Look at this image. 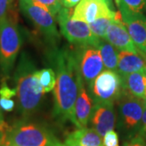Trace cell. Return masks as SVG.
Listing matches in <instances>:
<instances>
[{
    "label": "cell",
    "mask_w": 146,
    "mask_h": 146,
    "mask_svg": "<svg viewBox=\"0 0 146 146\" xmlns=\"http://www.w3.org/2000/svg\"><path fill=\"white\" fill-rule=\"evenodd\" d=\"M81 0H61V4L66 8H72L76 6Z\"/></svg>",
    "instance_id": "28"
},
{
    "label": "cell",
    "mask_w": 146,
    "mask_h": 146,
    "mask_svg": "<svg viewBox=\"0 0 146 146\" xmlns=\"http://www.w3.org/2000/svg\"><path fill=\"white\" fill-rule=\"evenodd\" d=\"M16 96V89H11L5 81H3L0 88V98L11 99Z\"/></svg>",
    "instance_id": "26"
},
{
    "label": "cell",
    "mask_w": 146,
    "mask_h": 146,
    "mask_svg": "<svg viewBox=\"0 0 146 146\" xmlns=\"http://www.w3.org/2000/svg\"><path fill=\"white\" fill-rule=\"evenodd\" d=\"M104 146H118L119 136L115 131H110L103 137Z\"/></svg>",
    "instance_id": "25"
},
{
    "label": "cell",
    "mask_w": 146,
    "mask_h": 146,
    "mask_svg": "<svg viewBox=\"0 0 146 146\" xmlns=\"http://www.w3.org/2000/svg\"><path fill=\"white\" fill-rule=\"evenodd\" d=\"M104 41L111 44L119 51L123 50L141 54V51L131 40L123 21H114L111 23L107 29Z\"/></svg>",
    "instance_id": "12"
},
{
    "label": "cell",
    "mask_w": 146,
    "mask_h": 146,
    "mask_svg": "<svg viewBox=\"0 0 146 146\" xmlns=\"http://www.w3.org/2000/svg\"><path fill=\"white\" fill-rule=\"evenodd\" d=\"M2 135H3V132H2V131L0 130V141H1V138H2Z\"/></svg>",
    "instance_id": "32"
},
{
    "label": "cell",
    "mask_w": 146,
    "mask_h": 146,
    "mask_svg": "<svg viewBox=\"0 0 146 146\" xmlns=\"http://www.w3.org/2000/svg\"><path fill=\"white\" fill-rule=\"evenodd\" d=\"M145 10H146V9H145Z\"/></svg>",
    "instance_id": "35"
},
{
    "label": "cell",
    "mask_w": 146,
    "mask_h": 146,
    "mask_svg": "<svg viewBox=\"0 0 146 146\" xmlns=\"http://www.w3.org/2000/svg\"><path fill=\"white\" fill-rule=\"evenodd\" d=\"M121 15H136L146 9V0H117Z\"/></svg>",
    "instance_id": "19"
},
{
    "label": "cell",
    "mask_w": 146,
    "mask_h": 146,
    "mask_svg": "<svg viewBox=\"0 0 146 146\" xmlns=\"http://www.w3.org/2000/svg\"><path fill=\"white\" fill-rule=\"evenodd\" d=\"M78 86V95L74 108L73 123L76 126L78 129H80L87 127L92 113L94 102L84 87V83L81 76L79 79Z\"/></svg>",
    "instance_id": "13"
},
{
    "label": "cell",
    "mask_w": 146,
    "mask_h": 146,
    "mask_svg": "<svg viewBox=\"0 0 146 146\" xmlns=\"http://www.w3.org/2000/svg\"><path fill=\"white\" fill-rule=\"evenodd\" d=\"M48 59L56 76L54 115L58 119L63 122L69 120L73 123L80 77L74 52L65 48H53L48 53Z\"/></svg>",
    "instance_id": "1"
},
{
    "label": "cell",
    "mask_w": 146,
    "mask_h": 146,
    "mask_svg": "<svg viewBox=\"0 0 146 146\" xmlns=\"http://www.w3.org/2000/svg\"><path fill=\"white\" fill-rule=\"evenodd\" d=\"M47 146H66L65 145H63V143H61L59 141H58L57 139L54 137L53 139V141L48 145Z\"/></svg>",
    "instance_id": "31"
},
{
    "label": "cell",
    "mask_w": 146,
    "mask_h": 146,
    "mask_svg": "<svg viewBox=\"0 0 146 146\" xmlns=\"http://www.w3.org/2000/svg\"><path fill=\"white\" fill-rule=\"evenodd\" d=\"M117 72L120 76L146 70V61L141 54L128 51H119L118 54Z\"/></svg>",
    "instance_id": "15"
},
{
    "label": "cell",
    "mask_w": 146,
    "mask_h": 146,
    "mask_svg": "<svg viewBox=\"0 0 146 146\" xmlns=\"http://www.w3.org/2000/svg\"><path fill=\"white\" fill-rule=\"evenodd\" d=\"M65 145L66 146H82L78 141H76L75 138H73L71 135H69L67 140L65 141Z\"/></svg>",
    "instance_id": "30"
},
{
    "label": "cell",
    "mask_w": 146,
    "mask_h": 146,
    "mask_svg": "<svg viewBox=\"0 0 146 146\" xmlns=\"http://www.w3.org/2000/svg\"><path fill=\"white\" fill-rule=\"evenodd\" d=\"M116 119L114 104H94L90 123L101 137L115 128Z\"/></svg>",
    "instance_id": "11"
},
{
    "label": "cell",
    "mask_w": 146,
    "mask_h": 146,
    "mask_svg": "<svg viewBox=\"0 0 146 146\" xmlns=\"http://www.w3.org/2000/svg\"><path fill=\"white\" fill-rule=\"evenodd\" d=\"M103 1H106V2H107V3H110V0H103ZM117 0H115V2H116Z\"/></svg>",
    "instance_id": "33"
},
{
    "label": "cell",
    "mask_w": 146,
    "mask_h": 146,
    "mask_svg": "<svg viewBox=\"0 0 146 146\" xmlns=\"http://www.w3.org/2000/svg\"><path fill=\"white\" fill-rule=\"evenodd\" d=\"M23 38L16 21L10 16L0 24V69L5 77L12 72Z\"/></svg>",
    "instance_id": "4"
},
{
    "label": "cell",
    "mask_w": 146,
    "mask_h": 146,
    "mask_svg": "<svg viewBox=\"0 0 146 146\" xmlns=\"http://www.w3.org/2000/svg\"><path fill=\"white\" fill-rule=\"evenodd\" d=\"M100 54L103 62L104 68L108 71L116 72L118 68V54L119 52L111 44L104 40H102L99 46Z\"/></svg>",
    "instance_id": "17"
},
{
    "label": "cell",
    "mask_w": 146,
    "mask_h": 146,
    "mask_svg": "<svg viewBox=\"0 0 146 146\" xmlns=\"http://www.w3.org/2000/svg\"><path fill=\"white\" fill-rule=\"evenodd\" d=\"M124 146H146V137L138 132L126 141Z\"/></svg>",
    "instance_id": "24"
},
{
    "label": "cell",
    "mask_w": 146,
    "mask_h": 146,
    "mask_svg": "<svg viewBox=\"0 0 146 146\" xmlns=\"http://www.w3.org/2000/svg\"><path fill=\"white\" fill-rule=\"evenodd\" d=\"M73 52L80 76L84 83L89 86L104 69L99 48L90 45L79 46Z\"/></svg>",
    "instance_id": "8"
},
{
    "label": "cell",
    "mask_w": 146,
    "mask_h": 146,
    "mask_svg": "<svg viewBox=\"0 0 146 146\" xmlns=\"http://www.w3.org/2000/svg\"><path fill=\"white\" fill-rule=\"evenodd\" d=\"M54 138L44 125L27 119L19 120L3 134V146H47Z\"/></svg>",
    "instance_id": "3"
},
{
    "label": "cell",
    "mask_w": 146,
    "mask_h": 146,
    "mask_svg": "<svg viewBox=\"0 0 146 146\" xmlns=\"http://www.w3.org/2000/svg\"><path fill=\"white\" fill-rule=\"evenodd\" d=\"M145 99H146V88H145Z\"/></svg>",
    "instance_id": "34"
},
{
    "label": "cell",
    "mask_w": 146,
    "mask_h": 146,
    "mask_svg": "<svg viewBox=\"0 0 146 146\" xmlns=\"http://www.w3.org/2000/svg\"><path fill=\"white\" fill-rule=\"evenodd\" d=\"M21 12L38 29V30L51 43L59 40L54 16L38 6L34 5L29 0H20Z\"/></svg>",
    "instance_id": "9"
},
{
    "label": "cell",
    "mask_w": 146,
    "mask_h": 146,
    "mask_svg": "<svg viewBox=\"0 0 146 146\" xmlns=\"http://www.w3.org/2000/svg\"><path fill=\"white\" fill-rule=\"evenodd\" d=\"M14 0H0V24L10 14Z\"/></svg>",
    "instance_id": "23"
},
{
    "label": "cell",
    "mask_w": 146,
    "mask_h": 146,
    "mask_svg": "<svg viewBox=\"0 0 146 146\" xmlns=\"http://www.w3.org/2000/svg\"><path fill=\"white\" fill-rule=\"evenodd\" d=\"M116 11L112 9L110 3L103 0H81L73 11V20L83 21L88 25L102 17L115 19Z\"/></svg>",
    "instance_id": "10"
},
{
    "label": "cell",
    "mask_w": 146,
    "mask_h": 146,
    "mask_svg": "<svg viewBox=\"0 0 146 146\" xmlns=\"http://www.w3.org/2000/svg\"><path fill=\"white\" fill-rule=\"evenodd\" d=\"M139 133H141V135L146 137V106L144 110V113L142 115V119H141V129Z\"/></svg>",
    "instance_id": "29"
},
{
    "label": "cell",
    "mask_w": 146,
    "mask_h": 146,
    "mask_svg": "<svg viewBox=\"0 0 146 146\" xmlns=\"http://www.w3.org/2000/svg\"><path fill=\"white\" fill-rule=\"evenodd\" d=\"M73 11L72 8L62 7L56 16L62 34L76 46L89 45L98 46L102 40L94 36L87 23L73 20Z\"/></svg>",
    "instance_id": "6"
},
{
    "label": "cell",
    "mask_w": 146,
    "mask_h": 146,
    "mask_svg": "<svg viewBox=\"0 0 146 146\" xmlns=\"http://www.w3.org/2000/svg\"><path fill=\"white\" fill-rule=\"evenodd\" d=\"M15 107L14 101L11 99L0 98V108L5 111H11Z\"/></svg>",
    "instance_id": "27"
},
{
    "label": "cell",
    "mask_w": 146,
    "mask_h": 146,
    "mask_svg": "<svg viewBox=\"0 0 146 146\" xmlns=\"http://www.w3.org/2000/svg\"><path fill=\"white\" fill-rule=\"evenodd\" d=\"M131 40L141 51V55H146V16L143 14L122 15Z\"/></svg>",
    "instance_id": "14"
},
{
    "label": "cell",
    "mask_w": 146,
    "mask_h": 146,
    "mask_svg": "<svg viewBox=\"0 0 146 146\" xmlns=\"http://www.w3.org/2000/svg\"><path fill=\"white\" fill-rule=\"evenodd\" d=\"M34 5L42 7L54 17L57 16L58 11L62 8L61 0H29Z\"/></svg>",
    "instance_id": "22"
},
{
    "label": "cell",
    "mask_w": 146,
    "mask_h": 146,
    "mask_svg": "<svg viewBox=\"0 0 146 146\" xmlns=\"http://www.w3.org/2000/svg\"><path fill=\"white\" fill-rule=\"evenodd\" d=\"M38 78L44 93H49L54 89L56 76L52 68H44L38 71Z\"/></svg>",
    "instance_id": "21"
},
{
    "label": "cell",
    "mask_w": 146,
    "mask_h": 146,
    "mask_svg": "<svg viewBox=\"0 0 146 146\" xmlns=\"http://www.w3.org/2000/svg\"><path fill=\"white\" fill-rule=\"evenodd\" d=\"M70 135L82 146H103L102 137L93 128H80Z\"/></svg>",
    "instance_id": "18"
},
{
    "label": "cell",
    "mask_w": 146,
    "mask_h": 146,
    "mask_svg": "<svg viewBox=\"0 0 146 146\" xmlns=\"http://www.w3.org/2000/svg\"><path fill=\"white\" fill-rule=\"evenodd\" d=\"M121 78L124 92L136 98L145 99L146 70L131 73L121 76Z\"/></svg>",
    "instance_id": "16"
},
{
    "label": "cell",
    "mask_w": 146,
    "mask_h": 146,
    "mask_svg": "<svg viewBox=\"0 0 146 146\" xmlns=\"http://www.w3.org/2000/svg\"><path fill=\"white\" fill-rule=\"evenodd\" d=\"M117 103L119 129L130 138L140 131L146 99L136 98L123 91Z\"/></svg>",
    "instance_id": "5"
},
{
    "label": "cell",
    "mask_w": 146,
    "mask_h": 146,
    "mask_svg": "<svg viewBox=\"0 0 146 146\" xmlns=\"http://www.w3.org/2000/svg\"><path fill=\"white\" fill-rule=\"evenodd\" d=\"M94 104H115L123 93L122 78L118 72L106 70L88 86Z\"/></svg>",
    "instance_id": "7"
},
{
    "label": "cell",
    "mask_w": 146,
    "mask_h": 146,
    "mask_svg": "<svg viewBox=\"0 0 146 146\" xmlns=\"http://www.w3.org/2000/svg\"><path fill=\"white\" fill-rule=\"evenodd\" d=\"M114 21V18L102 17L89 24V26L94 36L100 40H104L107 29Z\"/></svg>",
    "instance_id": "20"
},
{
    "label": "cell",
    "mask_w": 146,
    "mask_h": 146,
    "mask_svg": "<svg viewBox=\"0 0 146 146\" xmlns=\"http://www.w3.org/2000/svg\"><path fill=\"white\" fill-rule=\"evenodd\" d=\"M14 80L18 110L24 117H29L39 109L45 93L39 81L38 70L26 53L21 54Z\"/></svg>",
    "instance_id": "2"
}]
</instances>
